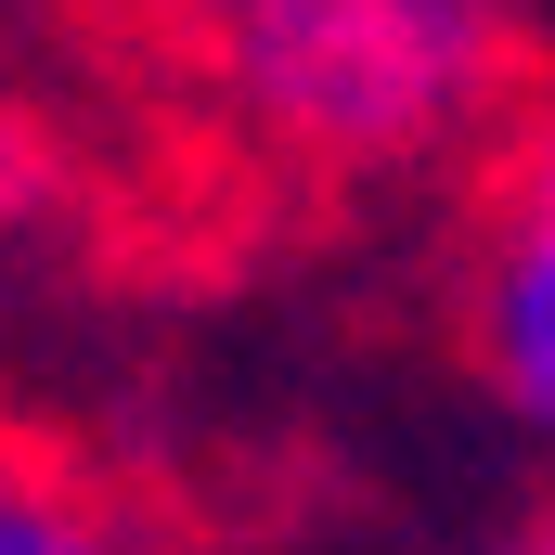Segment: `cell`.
Here are the masks:
<instances>
[{"mask_svg":"<svg viewBox=\"0 0 555 555\" xmlns=\"http://www.w3.org/2000/svg\"><path fill=\"white\" fill-rule=\"evenodd\" d=\"M207 26L233 104L323 168L439 155L504 91V26L452 0H207Z\"/></svg>","mask_w":555,"mask_h":555,"instance_id":"1","label":"cell"},{"mask_svg":"<svg viewBox=\"0 0 555 555\" xmlns=\"http://www.w3.org/2000/svg\"><path fill=\"white\" fill-rule=\"evenodd\" d=\"M465 349L491 375V401L555 439V104L517 117L491 207H478V259H465Z\"/></svg>","mask_w":555,"mask_h":555,"instance_id":"2","label":"cell"},{"mask_svg":"<svg viewBox=\"0 0 555 555\" xmlns=\"http://www.w3.org/2000/svg\"><path fill=\"white\" fill-rule=\"evenodd\" d=\"M0 555H168L117 491L39 465V452H0Z\"/></svg>","mask_w":555,"mask_h":555,"instance_id":"3","label":"cell"},{"mask_svg":"<svg viewBox=\"0 0 555 555\" xmlns=\"http://www.w3.org/2000/svg\"><path fill=\"white\" fill-rule=\"evenodd\" d=\"M452 13H491V26H504V13H517V0H452Z\"/></svg>","mask_w":555,"mask_h":555,"instance_id":"4","label":"cell"},{"mask_svg":"<svg viewBox=\"0 0 555 555\" xmlns=\"http://www.w3.org/2000/svg\"><path fill=\"white\" fill-rule=\"evenodd\" d=\"M517 555H555V517H543V530H530V543H517Z\"/></svg>","mask_w":555,"mask_h":555,"instance_id":"5","label":"cell"}]
</instances>
